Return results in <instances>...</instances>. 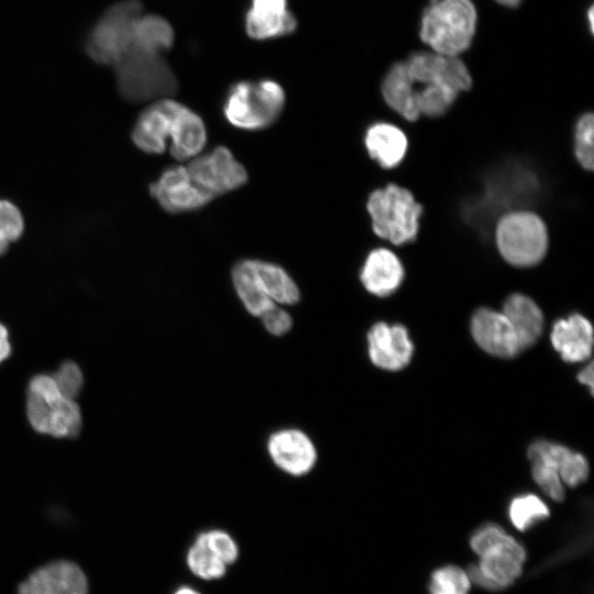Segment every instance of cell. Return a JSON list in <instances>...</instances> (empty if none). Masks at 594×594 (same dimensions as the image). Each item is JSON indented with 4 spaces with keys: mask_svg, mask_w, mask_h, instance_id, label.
<instances>
[{
    "mask_svg": "<svg viewBox=\"0 0 594 594\" xmlns=\"http://www.w3.org/2000/svg\"><path fill=\"white\" fill-rule=\"evenodd\" d=\"M477 12L472 0H430L419 21V37L432 52L459 56L472 45Z\"/></svg>",
    "mask_w": 594,
    "mask_h": 594,
    "instance_id": "cell-2",
    "label": "cell"
},
{
    "mask_svg": "<svg viewBox=\"0 0 594 594\" xmlns=\"http://www.w3.org/2000/svg\"><path fill=\"white\" fill-rule=\"evenodd\" d=\"M367 350L375 366L397 371L410 362L414 345L404 326L377 322L367 333Z\"/></svg>",
    "mask_w": 594,
    "mask_h": 594,
    "instance_id": "cell-13",
    "label": "cell"
},
{
    "mask_svg": "<svg viewBox=\"0 0 594 594\" xmlns=\"http://www.w3.org/2000/svg\"><path fill=\"white\" fill-rule=\"evenodd\" d=\"M509 518L513 525L520 531H525L549 517L548 506L536 495L525 494L515 497L508 509Z\"/></svg>",
    "mask_w": 594,
    "mask_h": 594,
    "instance_id": "cell-28",
    "label": "cell"
},
{
    "mask_svg": "<svg viewBox=\"0 0 594 594\" xmlns=\"http://www.w3.org/2000/svg\"><path fill=\"white\" fill-rule=\"evenodd\" d=\"M53 378L61 393L73 399L78 396L84 386V375L80 367L70 361L63 363Z\"/></svg>",
    "mask_w": 594,
    "mask_h": 594,
    "instance_id": "cell-32",
    "label": "cell"
},
{
    "mask_svg": "<svg viewBox=\"0 0 594 594\" xmlns=\"http://www.w3.org/2000/svg\"><path fill=\"white\" fill-rule=\"evenodd\" d=\"M594 118L591 112L582 114L575 127V156L583 168L592 170Z\"/></svg>",
    "mask_w": 594,
    "mask_h": 594,
    "instance_id": "cell-30",
    "label": "cell"
},
{
    "mask_svg": "<svg viewBox=\"0 0 594 594\" xmlns=\"http://www.w3.org/2000/svg\"><path fill=\"white\" fill-rule=\"evenodd\" d=\"M169 141L170 154L176 160L183 161L197 156L207 141V132L201 118L179 103Z\"/></svg>",
    "mask_w": 594,
    "mask_h": 594,
    "instance_id": "cell-21",
    "label": "cell"
},
{
    "mask_svg": "<svg viewBox=\"0 0 594 594\" xmlns=\"http://www.w3.org/2000/svg\"><path fill=\"white\" fill-rule=\"evenodd\" d=\"M150 191L161 207L172 213L197 210L213 198L191 180L184 166L165 169L151 184Z\"/></svg>",
    "mask_w": 594,
    "mask_h": 594,
    "instance_id": "cell-12",
    "label": "cell"
},
{
    "mask_svg": "<svg viewBox=\"0 0 594 594\" xmlns=\"http://www.w3.org/2000/svg\"><path fill=\"white\" fill-rule=\"evenodd\" d=\"M261 318L266 331L273 336L286 334L293 326L290 315L275 305L266 310Z\"/></svg>",
    "mask_w": 594,
    "mask_h": 594,
    "instance_id": "cell-34",
    "label": "cell"
},
{
    "mask_svg": "<svg viewBox=\"0 0 594 594\" xmlns=\"http://www.w3.org/2000/svg\"><path fill=\"white\" fill-rule=\"evenodd\" d=\"M174 594H200L190 586H180Z\"/></svg>",
    "mask_w": 594,
    "mask_h": 594,
    "instance_id": "cell-38",
    "label": "cell"
},
{
    "mask_svg": "<svg viewBox=\"0 0 594 594\" xmlns=\"http://www.w3.org/2000/svg\"><path fill=\"white\" fill-rule=\"evenodd\" d=\"M82 570L69 561H55L34 571L19 586L18 594H87Z\"/></svg>",
    "mask_w": 594,
    "mask_h": 594,
    "instance_id": "cell-16",
    "label": "cell"
},
{
    "mask_svg": "<svg viewBox=\"0 0 594 594\" xmlns=\"http://www.w3.org/2000/svg\"><path fill=\"white\" fill-rule=\"evenodd\" d=\"M186 561L189 570L204 580L222 578L228 565L220 550L205 532L196 537L188 549Z\"/></svg>",
    "mask_w": 594,
    "mask_h": 594,
    "instance_id": "cell-26",
    "label": "cell"
},
{
    "mask_svg": "<svg viewBox=\"0 0 594 594\" xmlns=\"http://www.w3.org/2000/svg\"><path fill=\"white\" fill-rule=\"evenodd\" d=\"M267 452L273 463L292 476L310 473L318 458L310 437L296 428L273 432L267 439Z\"/></svg>",
    "mask_w": 594,
    "mask_h": 594,
    "instance_id": "cell-11",
    "label": "cell"
},
{
    "mask_svg": "<svg viewBox=\"0 0 594 594\" xmlns=\"http://www.w3.org/2000/svg\"><path fill=\"white\" fill-rule=\"evenodd\" d=\"M529 460H539L552 465L563 484L575 487L588 476L586 459L569 448L546 440L531 443L528 449Z\"/></svg>",
    "mask_w": 594,
    "mask_h": 594,
    "instance_id": "cell-20",
    "label": "cell"
},
{
    "mask_svg": "<svg viewBox=\"0 0 594 594\" xmlns=\"http://www.w3.org/2000/svg\"><path fill=\"white\" fill-rule=\"evenodd\" d=\"M586 20L588 22V30L591 33H593V6H590L586 11Z\"/></svg>",
    "mask_w": 594,
    "mask_h": 594,
    "instance_id": "cell-39",
    "label": "cell"
},
{
    "mask_svg": "<svg viewBox=\"0 0 594 594\" xmlns=\"http://www.w3.org/2000/svg\"><path fill=\"white\" fill-rule=\"evenodd\" d=\"M472 550L480 557L476 565L468 569L470 581L499 591L512 585L521 574L526 551L521 543L496 524L480 527L471 537Z\"/></svg>",
    "mask_w": 594,
    "mask_h": 594,
    "instance_id": "cell-1",
    "label": "cell"
},
{
    "mask_svg": "<svg viewBox=\"0 0 594 594\" xmlns=\"http://www.w3.org/2000/svg\"><path fill=\"white\" fill-rule=\"evenodd\" d=\"M403 277L404 268L399 258L385 248L370 252L360 274L365 289L378 297H385L396 290Z\"/></svg>",
    "mask_w": 594,
    "mask_h": 594,
    "instance_id": "cell-18",
    "label": "cell"
},
{
    "mask_svg": "<svg viewBox=\"0 0 594 594\" xmlns=\"http://www.w3.org/2000/svg\"><path fill=\"white\" fill-rule=\"evenodd\" d=\"M496 244L503 258L519 267L539 263L548 249V232L539 216L529 211L504 215L496 227Z\"/></svg>",
    "mask_w": 594,
    "mask_h": 594,
    "instance_id": "cell-8",
    "label": "cell"
},
{
    "mask_svg": "<svg viewBox=\"0 0 594 594\" xmlns=\"http://www.w3.org/2000/svg\"><path fill=\"white\" fill-rule=\"evenodd\" d=\"M471 332L475 342L492 355L510 359L522 351L512 323L503 312L477 309L471 320Z\"/></svg>",
    "mask_w": 594,
    "mask_h": 594,
    "instance_id": "cell-15",
    "label": "cell"
},
{
    "mask_svg": "<svg viewBox=\"0 0 594 594\" xmlns=\"http://www.w3.org/2000/svg\"><path fill=\"white\" fill-rule=\"evenodd\" d=\"M186 168L191 180L211 197L234 190L248 179L245 168L224 146L195 156Z\"/></svg>",
    "mask_w": 594,
    "mask_h": 594,
    "instance_id": "cell-10",
    "label": "cell"
},
{
    "mask_svg": "<svg viewBox=\"0 0 594 594\" xmlns=\"http://www.w3.org/2000/svg\"><path fill=\"white\" fill-rule=\"evenodd\" d=\"M11 354V344L7 328L0 323V363Z\"/></svg>",
    "mask_w": 594,
    "mask_h": 594,
    "instance_id": "cell-35",
    "label": "cell"
},
{
    "mask_svg": "<svg viewBox=\"0 0 594 594\" xmlns=\"http://www.w3.org/2000/svg\"><path fill=\"white\" fill-rule=\"evenodd\" d=\"M578 380L590 387L591 392H593V364L590 363L583 371H581L578 375Z\"/></svg>",
    "mask_w": 594,
    "mask_h": 594,
    "instance_id": "cell-36",
    "label": "cell"
},
{
    "mask_svg": "<svg viewBox=\"0 0 594 594\" xmlns=\"http://www.w3.org/2000/svg\"><path fill=\"white\" fill-rule=\"evenodd\" d=\"M551 342L565 362L584 361L592 352V324L579 314H573L566 319H559L553 324Z\"/></svg>",
    "mask_w": 594,
    "mask_h": 594,
    "instance_id": "cell-19",
    "label": "cell"
},
{
    "mask_svg": "<svg viewBox=\"0 0 594 594\" xmlns=\"http://www.w3.org/2000/svg\"><path fill=\"white\" fill-rule=\"evenodd\" d=\"M26 416L32 428L56 438L78 435L81 411L75 399L64 396L53 376L40 374L29 385Z\"/></svg>",
    "mask_w": 594,
    "mask_h": 594,
    "instance_id": "cell-3",
    "label": "cell"
},
{
    "mask_svg": "<svg viewBox=\"0 0 594 594\" xmlns=\"http://www.w3.org/2000/svg\"><path fill=\"white\" fill-rule=\"evenodd\" d=\"M113 67L119 92L129 101L158 100L177 88L176 78L162 54L131 48Z\"/></svg>",
    "mask_w": 594,
    "mask_h": 594,
    "instance_id": "cell-4",
    "label": "cell"
},
{
    "mask_svg": "<svg viewBox=\"0 0 594 594\" xmlns=\"http://www.w3.org/2000/svg\"><path fill=\"white\" fill-rule=\"evenodd\" d=\"M141 14L138 0H123L111 6L86 40L88 55L99 64L114 66L131 50Z\"/></svg>",
    "mask_w": 594,
    "mask_h": 594,
    "instance_id": "cell-7",
    "label": "cell"
},
{
    "mask_svg": "<svg viewBox=\"0 0 594 594\" xmlns=\"http://www.w3.org/2000/svg\"><path fill=\"white\" fill-rule=\"evenodd\" d=\"M503 314L512 323L521 350L537 342L543 328V316L538 305L522 294L510 295L503 307Z\"/></svg>",
    "mask_w": 594,
    "mask_h": 594,
    "instance_id": "cell-23",
    "label": "cell"
},
{
    "mask_svg": "<svg viewBox=\"0 0 594 594\" xmlns=\"http://www.w3.org/2000/svg\"><path fill=\"white\" fill-rule=\"evenodd\" d=\"M470 579L462 569L449 564L435 570L429 583V594H468Z\"/></svg>",
    "mask_w": 594,
    "mask_h": 594,
    "instance_id": "cell-29",
    "label": "cell"
},
{
    "mask_svg": "<svg viewBox=\"0 0 594 594\" xmlns=\"http://www.w3.org/2000/svg\"><path fill=\"white\" fill-rule=\"evenodd\" d=\"M245 25L250 36L264 40L293 32L296 21L286 0H252Z\"/></svg>",
    "mask_w": 594,
    "mask_h": 594,
    "instance_id": "cell-17",
    "label": "cell"
},
{
    "mask_svg": "<svg viewBox=\"0 0 594 594\" xmlns=\"http://www.w3.org/2000/svg\"><path fill=\"white\" fill-rule=\"evenodd\" d=\"M232 280L244 308L252 316L261 317L275 305L262 289L252 260H243L234 265Z\"/></svg>",
    "mask_w": 594,
    "mask_h": 594,
    "instance_id": "cell-25",
    "label": "cell"
},
{
    "mask_svg": "<svg viewBox=\"0 0 594 594\" xmlns=\"http://www.w3.org/2000/svg\"><path fill=\"white\" fill-rule=\"evenodd\" d=\"M9 246V242L0 238V255H2Z\"/></svg>",
    "mask_w": 594,
    "mask_h": 594,
    "instance_id": "cell-40",
    "label": "cell"
},
{
    "mask_svg": "<svg viewBox=\"0 0 594 594\" xmlns=\"http://www.w3.org/2000/svg\"><path fill=\"white\" fill-rule=\"evenodd\" d=\"M179 102L162 98L142 111L132 130L133 143L143 152L160 154L170 140Z\"/></svg>",
    "mask_w": 594,
    "mask_h": 594,
    "instance_id": "cell-14",
    "label": "cell"
},
{
    "mask_svg": "<svg viewBox=\"0 0 594 594\" xmlns=\"http://www.w3.org/2000/svg\"><path fill=\"white\" fill-rule=\"evenodd\" d=\"M364 143L370 156L385 168L397 166L408 146L405 133L387 122L372 124L365 132Z\"/></svg>",
    "mask_w": 594,
    "mask_h": 594,
    "instance_id": "cell-22",
    "label": "cell"
},
{
    "mask_svg": "<svg viewBox=\"0 0 594 594\" xmlns=\"http://www.w3.org/2000/svg\"><path fill=\"white\" fill-rule=\"evenodd\" d=\"M174 33L169 23L161 16L147 14L138 19L131 48L163 54L173 44Z\"/></svg>",
    "mask_w": 594,
    "mask_h": 594,
    "instance_id": "cell-27",
    "label": "cell"
},
{
    "mask_svg": "<svg viewBox=\"0 0 594 594\" xmlns=\"http://www.w3.org/2000/svg\"><path fill=\"white\" fill-rule=\"evenodd\" d=\"M535 482L553 501L562 502L564 498L563 483L557 470L542 461L530 460Z\"/></svg>",
    "mask_w": 594,
    "mask_h": 594,
    "instance_id": "cell-31",
    "label": "cell"
},
{
    "mask_svg": "<svg viewBox=\"0 0 594 594\" xmlns=\"http://www.w3.org/2000/svg\"><path fill=\"white\" fill-rule=\"evenodd\" d=\"M24 223L20 210L10 201L0 199V238L9 243L18 240Z\"/></svg>",
    "mask_w": 594,
    "mask_h": 594,
    "instance_id": "cell-33",
    "label": "cell"
},
{
    "mask_svg": "<svg viewBox=\"0 0 594 594\" xmlns=\"http://www.w3.org/2000/svg\"><path fill=\"white\" fill-rule=\"evenodd\" d=\"M252 263L262 289L273 302L295 305L299 301V289L283 267L260 260Z\"/></svg>",
    "mask_w": 594,
    "mask_h": 594,
    "instance_id": "cell-24",
    "label": "cell"
},
{
    "mask_svg": "<svg viewBox=\"0 0 594 594\" xmlns=\"http://www.w3.org/2000/svg\"><path fill=\"white\" fill-rule=\"evenodd\" d=\"M284 105L285 94L277 82L241 81L230 89L223 110L232 125L253 131L274 123Z\"/></svg>",
    "mask_w": 594,
    "mask_h": 594,
    "instance_id": "cell-6",
    "label": "cell"
},
{
    "mask_svg": "<svg viewBox=\"0 0 594 594\" xmlns=\"http://www.w3.org/2000/svg\"><path fill=\"white\" fill-rule=\"evenodd\" d=\"M403 62L411 102L418 117L415 98L420 90L440 88L459 96L472 86L469 69L458 56H447L435 52H415Z\"/></svg>",
    "mask_w": 594,
    "mask_h": 594,
    "instance_id": "cell-9",
    "label": "cell"
},
{
    "mask_svg": "<svg viewBox=\"0 0 594 594\" xmlns=\"http://www.w3.org/2000/svg\"><path fill=\"white\" fill-rule=\"evenodd\" d=\"M496 1L498 4L503 6V7H506V8H517L522 0H494Z\"/></svg>",
    "mask_w": 594,
    "mask_h": 594,
    "instance_id": "cell-37",
    "label": "cell"
},
{
    "mask_svg": "<svg viewBox=\"0 0 594 594\" xmlns=\"http://www.w3.org/2000/svg\"><path fill=\"white\" fill-rule=\"evenodd\" d=\"M375 234L399 245L414 240L422 212L413 194L395 184L374 190L366 204Z\"/></svg>",
    "mask_w": 594,
    "mask_h": 594,
    "instance_id": "cell-5",
    "label": "cell"
}]
</instances>
